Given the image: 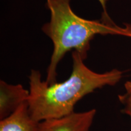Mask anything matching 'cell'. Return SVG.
Here are the masks:
<instances>
[{"label": "cell", "mask_w": 131, "mask_h": 131, "mask_svg": "<svg viewBox=\"0 0 131 131\" xmlns=\"http://www.w3.org/2000/svg\"><path fill=\"white\" fill-rule=\"evenodd\" d=\"M73 68L68 80L49 85L38 70L29 75V108L36 122L64 117L75 112L76 104L87 95L105 86L118 83L123 72L114 69L104 73L93 71L78 52L72 53Z\"/></svg>", "instance_id": "cell-1"}, {"label": "cell", "mask_w": 131, "mask_h": 131, "mask_svg": "<svg viewBox=\"0 0 131 131\" xmlns=\"http://www.w3.org/2000/svg\"><path fill=\"white\" fill-rule=\"evenodd\" d=\"M70 0H46L50 12V22L42 26L44 33L51 39L53 53L47 71L46 83L57 82V69L67 52L75 49L85 60L90 49V41L96 35H118L131 38V24L121 27L101 20H88L73 13Z\"/></svg>", "instance_id": "cell-2"}, {"label": "cell", "mask_w": 131, "mask_h": 131, "mask_svg": "<svg viewBox=\"0 0 131 131\" xmlns=\"http://www.w3.org/2000/svg\"><path fill=\"white\" fill-rule=\"evenodd\" d=\"M96 109L76 112L38 123L36 131H90L95 117Z\"/></svg>", "instance_id": "cell-3"}, {"label": "cell", "mask_w": 131, "mask_h": 131, "mask_svg": "<svg viewBox=\"0 0 131 131\" xmlns=\"http://www.w3.org/2000/svg\"><path fill=\"white\" fill-rule=\"evenodd\" d=\"M29 91L21 84H10L0 81V120L14 113L24 103L28 102Z\"/></svg>", "instance_id": "cell-4"}, {"label": "cell", "mask_w": 131, "mask_h": 131, "mask_svg": "<svg viewBox=\"0 0 131 131\" xmlns=\"http://www.w3.org/2000/svg\"><path fill=\"white\" fill-rule=\"evenodd\" d=\"M38 123L32 118L29 103L26 102L9 117L0 120V131H36Z\"/></svg>", "instance_id": "cell-5"}, {"label": "cell", "mask_w": 131, "mask_h": 131, "mask_svg": "<svg viewBox=\"0 0 131 131\" xmlns=\"http://www.w3.org/2000/svg\"><path fill=\"white\" fill-rule=\"evenodd\" d=\"M125 92L118 95V100L122 103V112L127 115L131 119V81H126L124 84Z\"/></svg>", "instance_id": "cell-6"}, {"label": "cell", "mask_w": 131, "mask_h": 131, "mask_svg": "<svg viewBox=\"0 0 131 131\" xmlns=\"http://www.w3.org/2000/svg\"><path fill=\"white\" fill-rule=\"evenodd\" d=\"M107 0H98L100 4L102 6L103 12L102 14V18H101V21L105 23L106 24H114L115 23L112 21L111 18L109 17V15L107 12V10H106V3H107Z\"/></svg>", "instance_id": "cell-7"}]
</instances>
